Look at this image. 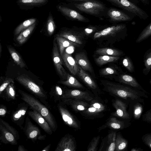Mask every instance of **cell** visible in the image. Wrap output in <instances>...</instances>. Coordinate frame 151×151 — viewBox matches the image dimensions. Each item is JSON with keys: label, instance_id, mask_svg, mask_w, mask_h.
<instances>
[{"label": "cell", "instance_id": "cell-24", "mask_svg": "<svg viewBox=\"0 0 151 151\" xmlns=\"http://www.w3.org/2000/svg\"><path fill=\"white\" fill-rule=\"evenodd\" d=\"M56 39L59 46L61 56L63 54L66 48L70 46H78L79 45V44L73 42L65 37L56 36Z\"/></svg>", "mask_w": 151, "mask_h": 151}, {"label": "cell", "instance_id": "cell-23", "mask_svg": "<svg viewBox=\"0 0 151 151\" xmlns=\"http://www.w3.org/2000/svg\"><path fill=\"white\" fill-rule=\"evenodd\" d=\"M82 80L92 90H96L97 86L93 80L81 67L77 73Z\"/></svg>", "mask_w": 151, "mask_h": 151}, {"label": "cell", "instance_id": "cell-13", "mask_svg": "<svg viewBox=\"0 0 151 151\" xmlns=\"http://www.w3.org/2000/svg\"><path fill=\"white\" fill-rule=\"evenodd\" d=\"M84 33L71 29L66 30L60 32L56 36L65 37L79 45L83 43Z\"/></svg>", "mask_w": 151, "mask_h": 151}, {"label": "cell", "instance_id": "cell-6", "mask_svg": "<svg viewBox=\"0 0 151 151\" xmlns=\"http://www.w3.org/2000/svg\"><path fill=\"white\" fill-rule=\"evenodd\" d=\"M58 109L64 122L69 127L76 130L80 128L79 121L63 105H58Z\"/></svg>", "mask_w": 151, "mask_h": 151}, {"label": "cell", "instance_id": "cell-41", "mask_svg": "<svg viewBox=\"0 0 151 151\" xmlns=\"http://www.w3.org/2000/svg\"><path fill=\"white\" fill-rule=\"evenodd\" d=\"M26 110L25 109H22L17 111L12 116V119L14 121H16L22 116H24L25 114Z\"/></svg>", "mask_w": 151, "mask_h": 151}, {"label": "cell", "instance_id": "cell-46", "mask_svg": "<svg viewBox=\"0 0 151 151\" xmlns=\"http://www.w3.org/2000/svg\"><path fill=\"white\" fill-rule=\"evenodd\" d=\"M142 120L144 122L151 123V109L143 115Z\"/></svg>", "mask_w": 151, "mask_h": 151}, {"label": "cell", "instance_id": "cell-25", "mask_svg": "<svg viewBox=\"0 0 151 151\" xmlns=\"http://www.w3.org/2000/svg\"><path fill=\"white\" fill-rule=\"evenodd\" d=\"M96 53L100 55H106L113 56H122L124 53L122 51L115 49L109 48H103L96 51Z\"/></svg>", "mask_w": 151, "mask_h": 151}, {"label": "cell", "instance_id": "cell-5", "mask_svg": "<svg viewBox=\"0 0 151 151\" xmlns=\"http://www.w3.org/2000/svg\"><path fill=\"white\" fill-rule=\"evenodd\" d=\"M17 80L34 94L42 99L47 98L42 89L27 76L22 74L17 76Z\"/></svg>", "mask_w": 151, "mask_h": 151}, {"label": "cell", "instance_id": "cell-49", "mask_svg": "<svg viewBox=\"0 0 151 151\" xmlns=\"http://www.w3.org/2000/svg\"><path fill=\"white\" fill-rule=\"evenodd\" d=\"M72 1H79L82 2H86L88 1H97V0H70Z\"/></svg>", "mask_w": 151, "mask_h": 151}, {"label": "cell", "instance_id": "cell-8", "mask_svg": "<svg viewBox=\"0 0 151 151\" xmlns=\"http://www.w3.org/2000/svg\"><path fill=\"white\" fill-rule=\"evenodd\" d=\"M52 57L53 61L58 73L63 78L66 79L67 73L63 66L62 60L55 40L53 43Z\"/></svg>", "mask_w": 151, "mask_h": 151}, {"label": "cell", "instance_id": "cell-15", "mask_svg": "<svg viewBox=\"0 0 151 151\" xmlns=\"http://www.w3.org/2000/svg\"><path fill=\"white\" fill-rule=\"evenodd\" d=\"M113 105L116 111L112 114L115 116L124 119H130V116L127 110V105L121 100L116 99L113 101Z\"/></svg>", "mask_w": 151, "mask_h": 151}, {"label": "cell", "instance_id": "cell-17", "mask_svg": "<svg viewBox=\"0 0 151 151\" xmlns=\"http://www.w3.org/2000/svg\"><path fill=\"white\" fill-rule=\"evenodd\" d=\"M130 123L125 121H121L115 117L109 119L106 123L99 128V130L106 127L115 129H122L128 127Z\"/></svg>", "mask_w": 151, "mask_h": 151}, {"label": "cell", "instance_id": "cell-38", "mask_svg": "<svg viewBox=\"0 0 151 151\" xmlns=\"http://www.w3.org/2000/svg\"><path fill=\"white\" fill-rule=\"evenodd\" d=\"M55 28L52 15L50 13L49 14L47 23V32L50 35H52L54 32Z\"/></svg>", "mask_w": 151, "mask_h": 151}, {"label": "cell", "instance_id": "cell-37", "mask_svg": "<svg viewBox=\"0 0 151 151\" xmlns=\"http://www.w3.org/2000/svg\"><path fill=\"white\" fill-rule=\"evenodd\" d=\"M143 107L141 103L137 102L134 104L133 106V115L134 118L136 119H139L142 113Z\"/></svg>", "mask_w": 151, "mask_h": 151}, {"label": "cell", "instance_id": "cell-12", "mask_svg": "<svg viewBox=\"0 0 151 151\" xmlns=\"http://www.w3.org/2000/svg\"><path fill=\"white\" fill-rule=\"evenodd\" d=\"M59 11L64 16L74 20L83 22H88L89 19L77 12L68 7L59 6L58 7Z\"/></svg>", "mask_w": 151, "mask_h": 151}, {"label": "cell", "instance_id": "cell-27", "mask_svg": "<svg viewBox=\"0 0 151 151\" xmlns=\"http://www.w3.org/2000/svg\"><path fill=\"white\" fill-rule=\"evenodd\" d=\"M36 24V23H34L20 33L16 39L19 43L22 44L26 42L28 37L34 29Z\"/></svg>", "mask_w": 151, "mask_h": 151}, {"label": "cell", "instance_id": "cell-53", "mask_svg": "<svg viewBox=\"0 0 151 151\" xmlns=\"http://www.w3.org/2000/svg\"><path fill=\"white\" fill-rule=\"evenodd\" d=\"M50 145H49L46 147L44 150H42V151H47L49 149L50 147Z\"/></svg>", "mask_w": 151, "mask_h": 151}, {"label": "cell", "instance_id": "cell-4", "mask_svg": "<svg viewBox=\"0 0 151 151\" xmlns=\"http://www.w3.org/2000/svg\"><path fill=\"white\" fill-rule=\"evenodd\" d=\"M74 5L80 11L95 16L101 14L106 8L104 5L98 1L75 3Z\"/></svg>", "mask_w": 151, "mask_h": 151}, {"label": "cell", "instance_id": "cell-28", "mask_svg": "<svg viewBox=\"0 0 151 151\" xmlns=\"http://www.w3.org/2000/svg\"><path fill=\"white\" fill-rule=\"evenodd\" d=\"M67 80L60 81V83L68 86L78 88H83V86L74 77L68 73L67 74Z\"/></svg>", "mask_w": 151, "mask_h": 151}, {"label": "cell", "instance_id": "cell-30", "mask_svg": "<svg viewBox=\"0 0 151 151\" xmlns=\"http://www.w3.org/2000/svg\"><path fill=\"white\" fill-rule=\"evenodd\" d=\"M8 49L14 62L21 68L25 66V64L18 53L13 47L9 46Z\"/></svg>", "mask_w": 151, "mask_h": 151}, {"label": "cell", "instance_id": "cell-31", "mask_svg": "<svg viewBox=\"0 0 151 151\" xmlns=\"http://www.w3.org/2000/svg\"><path fill=\"white\" fill-rule=\"evenodd\" d=\"M120 58L119 56L101 55L96 58L95 60L97 64L101 66L107 63L116 61Z\"/></svg>", "mask_w": 151, "mask_h": 151}, {"label": "cell", "instance_id": "cell-3", "mask_svg": "<svg viewBox=\"0 0 151 151\" xmlns=\"http://www.w3.org/2000/svg\"><path fill=\"white\" fill-rule=\"evenodd\" d=\"M99 96H95L89 102L87 109L80 113L84 118L93 119L102 117L109 111L107 102Z\"/></svg>", "mask_w": 151, "mask_h": 151}, {"label": "cell", "instance_id": "cell-7", "mask_svg": "<svg viewBox=\"0 0 151 151\" xmlns=\"http://www.w3.org/2000/svg\"><path fill=\"white\" fill-rule=\"evenodd\" d=\"M94 96L88 92L78 90H68L63 92L61 99H73L89 102Z\"/></svg>", "mask_w": 151, "mask_h": 151}, {"label": "cell", "instance_id": "cell-32", "mask_svg": "<svg viewBox=\"0 0 151 151\" xmlns=\"http://www.w3.org/2000/svg\"><path fill=\"white\" fill-rule=\"evenodd\" d=\"M0 130L1 132L2 136L8 142L12 144H17L15 137L12 133L10 132L5 127L2 126L1 124L0 127Z\"/></svg>", "mask_w": 151, "mask_h": 151}, {"label": "cell", "instance_id": "cell-19", "mask_svg": "<svg viewBox=\"0 0 151 151\" xmlns=\"http://www.w3.org/2000/svg\"><path fill=\"white\" fill-rule=\"evenodd\" d=\"M107 15L110 20L113 22L128 21L131 19L128 15L122 11L113 8L108 10Z\"/></svg>", "mask_w": 151, "mask_h": 151}, {"label": "cell", "instance_id": "cell-10", "mask_svg": "<svg viewBox=\"0 0 151 151\" xmlns=\"http://www.w3.org/2000/svg\"><path fill=\"white\" fill-rule=\"evenodd\" d=\"M126 26L124 24H119L109 27L102 30L96 32L93 38L96 39L106 36H115L125 30Z\"/></svg>", "mask_w": 151, "mask_h": 151}, {"label": "cell", "instance_id": "cell-35", "mask_svg": "<svg viewBox=\"0 0 151 151\" xmlns=\"http://www.w3.org/2000/svg\"><path fill=\"white\" fill-rule=\"evenodd\" d=\"M35 18H31L27 19L17 26L16 28L14 33L15 35H18L22 31L27 28L36 22Z\"/></svg>", "mask_w": 151, "mask_h": 151}, {"label": "cell", "instance_id": "cell-22", "mask_svg": "<svg viewBox=\"0 0 151 151\" xmlns=\"http://www.w3.org/2000/svg\"><path fill=\"white\" fill-rule=\"evenodd\" d=\"M26 123L25 132L27 136L29 139H36L40 133L39 129L34 125L28 118H27Z\"/></svg>", "mask_w": 151, "mask_h": 151}, {"label": "cell", "instance_id": "cell-14", "mask_svg": "<svg viewBox=\"0 0 151 151\" xmlns=\"http://www.w3.org/2000/svg\"><path fill=\"white\" fill-rule=\"evenodd\" d=\"M28 114L47 133L51 135L52 129L45 119L38 111L33 109L29 111Z\"/></svg>", "mask_w": 151, "mask_h": 151}, {"label": "cell", "instance_id": "cell-45", "mask_svg": "<svg viewBox=\"0 0 151 151\" xmlns=\"http://www.w3.org/2000/svg\"><path fill=\"white\" fill-rule=\"evenodd\" d=\"M0 120L1 122L3 125L8 130L13 134L15 138H17V136H18V132H17V131L3 120L1 119Z\"/></svg>", "mask_w": 151, "mask_h": 151}, {"label": "cell", "instance_id": "cell-44", "mask_svg": "<svg viewBox=\"0 0 151 151\" xmlns=\"http://www.w3.org/2000/svg\"><path fill=\"white\" fill-rule=\"evenodd\" d=\"M142 139L145 144L151 149V133L143 135Z\"/></svg>", "mask_w": 151, "mask_h": 151}, {"label": "cell", "instance_id": "cell-54", "mask_svg": "<svg viewBox=\"0 0 151 151\" xmlns=\"http://www.w3.org/2000/svg\"><path fill=\"white\" fill-rule=\"evenodd\" d=\"M143 3H145L146 2V0H140Z\"/></svg>", "mask_w": 151, "mask_h": 151}, {"label": "cell", "instance_id": "cell-51", "mask_svg": "<svg viewBox=\"0 0 151 151\" xmlns=\"http://www.w3.org/2000/svg\"><path fill=\"white\" fill-rule=\"evenodd\" d=\"M143 150V149H142L140 148H132L131 151H142Z\"/></svg>", "mask_w": 151, "mask_h": 151}, {"label": "cell", "instance_id": "cell-20", "mask_svg": "<svg viewBox=\"0 0 151 151\" xmlns=\"http://www.w3.org/2000/svg\"><path fill=\"white\" fill-rule=\"evenodd\" d=\"M48 1V0H18L17 3L22 9H29L44 5Z\"/></svg>", "mask_w": 151, "mask_h": 151}, {"label": "cell", "instance_id": "cell-21", "mask_svg": "<svg viewBox=\"0 0 151 151\" xmlns=\"http://www.w3.org/2000/svg\"><path fill=\"white\" fill-rule=\"evenodd\" d=\"M75 59L78 65L80 66L84 70L92 71L91 65L84 52L76 54L75 55Z\"/></svg>", "mask_w": 151, "mask_h": 151}, {"label": "cell", "instance_id": "cell-40", "mask_svg": "<svg viewBox=\"0 0 151 151\" xmlns=\"http://www.w3.org/2000/svg\"><path fill=\"white\" fill-rule=\"evenodd\" d=\"M13 83L9 84L6 88L7 96L9 98L14 99L15 97V92Z\"/></svg>", "mask_w": 151, "mask_h": 151}, {"label": "cell", "instance_id": "cell-18", "mask_svg": "<svg viewBox=\"0 0 151 151\" xmlns=\"http://www.w3.org/2000/svg\"><path fill=\"white\" fill-rule=\"evenodd\" d=\"M61 56L66 66L70 72L74 75L77 74L79 70V66L72 55L64 51Z\"/></svg>", "mask_w": 151, "mask_h": 151}, {"label": "cell", "instance_id": "cell-56", "mask_svg": "<svg viewBox=\"0 0 151 151\" xmlns=\"http://www.w3.org/2000/svg\"><path fill=\"white\" fill-rule=\"evenodd\" d=\"M1 45H0V49H1V50H0V54H1Z\"/></svg>", "mask_w": 151, "mask_h": 151}, {"label": "cell", "instance_id": "cell-2", "mask_svg": "<svg viewBox=\"0 0 151 151\" xmlns=\"http://www.w3.org/2000/svg\"><path fill=\"white\" fill-rule=\"evenodd\" d=\"M21 99L29 106L39 113L46 120L52 130L55 131L57 128V124L50 111L45 106L37 99L24 92L19 90Z\"/></svg>", "mask_w": 151, "mask_h": 151}, {"label": "cell", "instance_id": "cell-43", "mask_svg": "<svg viewBox=\"0 0 151 151\" xmlns=\"http://www.w3.org/2000/svg\"><path fill=\"white\" fill-rule=\"evenodd\" d=\"M101 74L103 75H108L117 73L116 70L110 67H107L102 69L101 70Z\"/></svg>", "mask_w": 151, "mask_h": 151}, {"label": "cell", "instance_id": "cell-39", "mask_svg": "<svg viewBox=\"0 0 151 151\" xmlns=\"http://www.w3.org/2000/svg\"><path fill=\"white\" fill-rule=\"evenodd\" d=\"M100 137L99 135L94 137L91 140L87 148L88 151H96L97 150V146Z\"/></svg>", "mask_w": 151, "mask_h": 151}, {"label": "cell", "instance_id": "cell-36", "mask_svg": "<svg viewBox=\"0 0 151 151\" xmlns=\"http://www.w3.org/2000/svg\"><path fill=\"white\" fill-rule=\"evenodd\" d=\"M122 63L124 67L130 73H134L135 68L131 58L127 56H125L122 59Z\"/></svg>", "mask_w": 151, "mask_h": 151}, {"label": "cell", "instance_id": "cell-9", "mask_svg": "<svg viewBox=\"0 0 151 151\" xmlns=\"http://www.w3.org/2000/svg\"><path fill=\"white\" fill-rule=\"evenodd\" d=\"M76 150V141L74 138L70 135H66L61 139L55 151H75Z\"/></svg>", "mask_w": 151, "mask_h": 151}, {"label": "cell", "instance_id": "cell-52", "mask_svg": "<svg viewBox=\"0 0 151 151\" xmlns=\"http://www.w3.org/2000/svg\"><path fill=\"white\" fill-rule=\"evenodd\" d=\"M26 150L22 146H19L18 148V151H24Z\"/></svg>", "mask_w": 151, "mask_h": 151}, {"label": "cell", "instance_id": "cell-42", "mask_svg": "<svg viewBox=\"0 0 151 151\" xmlns=\"http://www.w3.org/2000/svg\"><path fill=\"white\" fill-rule=\"evenodd\" d=\"M12 83H14L13 79L9 78H6L0 86V94L7 88L9 84Z\"/></svg>", "mask_w": 151, "mask_h": 151}, {"label": "cell", "instance_id": "cell-34", "mask_svg": "<svg viewBox=\"0 0 151 151\" xmlns=\"http://www.w3.org/2000/svg\"><path fill=\"white\" fill-rule=\"evenodd\" d=\"M151 36V22L145 28L136 39L135 42L139 43L147 39Z\"/></svg>", "mask_w": 151, "mask_h": 151}, {"label": "cell", "instance_id": "cell-55", "mask_svg": "<svg viewBox=\"0 0 151 151\" xmlns=\"http://www.w3.org/2000/svg\"><path fill=\"white\" fill-rule=\"evenodd\" d=\"M149 83L150 84H151V77Z\"/></svg>", "mask_w": 151, "mask_h": 151}, {"label": "cell", "instance_id": "cell-11", "mask_svg": "<svg viewBox=\"0 0 151 151\" xmlns=\"http://www.w3.org/2000/svg\"><path fill=\"white\" fill-rule=\"evenodd\" d=\"M63 104L69 106L76 112H81L86 109L89 103L87 101L75 99H61Z\"/></svg>", "mask_w": 151, "mask_h": 151}, {"label": "cell", "instance_id": "cell-48", "mask_svg": "<svg viewBox=\"0 0 151 151\" xmlns=\"http://www.w3.org/2000/svg\"><path fill=\"white\" fill-rule=\"evenodd\" d=\"M55 91L57 95L61 96V98L63 93L61 88L59 86H56L55 87Z\"/></svg>", "mask_w": 151, "mask_h": 151}, {"label": "cell", "instance_id": "cell-33", "mask_svg": "<svg viewBox=\"0 0 151 151\" xmlns=\"http://www.w3.org/2000/svg\"><path fill=\"white\" fill-rule=\"evenodd\" d=\"M116 136V133L114 132H112L109 134L107 136V145L105 151H115Z\"/></svg>", "mask_w": 151, "mask_h": 151}, {"label": "cell", "instance_id": "cell-1", "mask_svg": "<svg viewBox=\"0 0 151 151\" xmlns=\"http://www.w3.org/2000/svg\"><path fill=\"white\" fill-rule=\"evenodd\" d=\"M103 85L104 91L131 103L139 102L144 104L143 98H148L146 93L131 87L110 82L104 83Z\"/></svg>", "mask_w": 151, "mask_h": 151}, {"label": "cell", "instance_id": "cell-50", "mask_svg": "<svg viewBox=\"0 0 151 151\" xmlns=\"http://www.w3.org/2000/svg\"><path fill=\"white\" fill-rule=\"evenodd\" d=\"M6 113V110L3 108H0V116H3Z\"/></svg>", "mask_w": 151, "mask_h": 151}, {"label": "cell", "instance_id": "cell-47", "mask_svg": "<svg viewBox=\"0 0 151 151\" xmlns=\"http://www.w3.org/2000/svg\"><path fill=\"white\" fill-rule=\"evenodd\" d=\"M97 29L94 26H90L84 29V33L87 35H88L94 32Z\"/></svg>", "mask_w": 151, "mask_h": 151}, {"label": "cell", "instance_id": "cell-29", "mask_svg": "<svg viewBox=\"0 0 151 151\" xmlns=\"http://www.w3.org/2000/svg\"><path fill=\"white\" fill-rule=\"evenodd\" d=\"M128 141L124 138L120 133L116 134L115 151L124 150L128 146Z\"/></svg>", "mask_w": 151, "mask_h": 151}, {"label": "cell", "instance_id": "cell-16", "mask_svg": "<svg viewBox=\"0 0 151 151\" xmlns=\"http://www.w3.org/2000/svg\"><path fill=\"white\" fill-rule=\"evenodd\" d=\"M118 81L122 83L128 85L131 87L149 93L145 91L133 76L128 74L122 73L118 77Z\"/></svg>", "mask_w": 151, "mask_h": 151}, {"label": "cell", "instance_id": "cell-26", "mask_svg": "<svg viewBox=\"0 0 151 151\" xmlns=\"http://www.w3.org/2000/svg\"><path fill=\"white\" fill-rule=\"evenodd\" d=\"M143 61L144 67L142 70V73L146 76L151 70V47L145 53Z\"/></svg>", "mask_w": 151, "mask_h": 151}]
</instances>
